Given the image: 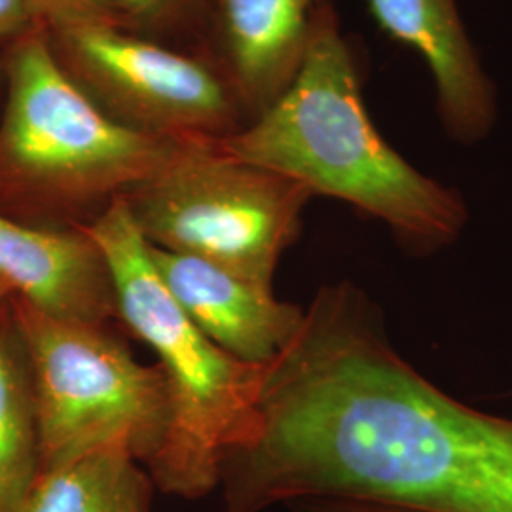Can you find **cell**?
<instances>
[{
    "mask_svg": "<svg viewBox=\"0 0 512 512\" xmlns=\"http://www.w3.org/2000/svg\"><path fill=\"white\" fill-rule=\"evenodd\" d=\"M224 512L357 497L427 512H512V420L461 403L393 348L349 281L319 289L262 366L247 435L219 461Z\"/></svg>",
    "mask_w": 512,
    "mask_h": 512,
    "instance_id": "cell-1",
    "label": "cell"
},
{
    "mask_svg": "<svg viewBox=\"0 0 512 512\" xmlns=\"http://www.w3.org/2000/svg\"><path fill=\"white\" fill-rule=\"evenodd\" d=\"M291 512H427L397 503L357 497H302L287 503Z\"/></svg>",
    "mask_w": 512,
    "mask_h": 512,
    "instance_id": "cell-16",
    "label": "cell"
},
{
    "mask_svg": "<svg viewBox=\"0 0 512 512\" xmlns=\"http://www.w3.org/2000/svg\"><path fill=\"white\" fill-rule=\"evenodd\" d=\"M152 266L167 293L217 348L245 365L272 363L304 319V308L194 256L148 243Z\"/></svg>",
    "mask_w": 512,
    "mask_h": 512,
    "instance_id": "cell-8",
    "label": "cell"
},
{
    "mask_svg": "<svg viewBox=\"0 0 512 512\" xmlns=\"http://www.w3.org/2000/svg\"><path fill=\"white\" fill-rule=\"evenodd\" d=\"M122 27L129 33L164 29L183 16L192 0H110Z\"/></svg>",
    "mask_w": 512,
    "mask_h": 512,
    "instance_id": "cell-15",
    "label": "cell"
},
{
    "mask_svg": "<svg viewBox=\"0 0 512 512\" xmlns=\"http://www.w3.org/2000/svg\"><path fill=\"white\" fill-rule=\"evenodd\" d=\"M84 230L107 258L120 321L154 349L169 389V433L147 471L164 494L203 497L219 486L222 454L247 435L262 366L230 357L188 319L122 198Z\"/></svg>",
    "mask_w": 512,
    "mask_h": 512,
    "instance_id": "cell-4",
    "label": "cell"
},
{
    "mask_svg": "<svg viewBox=\"0 0 512 512\" xmlns=\"http://www.w3.org/2000/svg\"><path fill=\"white\" fill-rule=\"evenodd\" d=\"M35 25L27 0H0V42H14Z\"/></svg>",
    "mask_w": 512,
    "mask_h": 512,
    "instance_id": "cell-17",
    "label": "cell"
},
{
    "mask_svg": "<svg viewBox=\"0 0 512 512\" xmlns=\"http://www.w3.org/2000/svg\"><path fill=\"white\" fill-rule=\"evenodd\" d=\"M327 0H215L220 37L238 101L258 116L293 82L311 19Z\"/></svg>",
    "mask_w": 512,
    "mask_h": 512,
    "instance_id": "cell-11",
    "label": "cell"
},
{
    "mask_svg": "<svg viewBox=\"0 0 512 512\" xmlns=\"http://www.w3.org/2000/svg\"><path fill=\"white\" fill-rule=\"evenodd\" d=\"M0 277L38 311L88 325L120 319L107 258L90 234L0 215Z\"/></svg>",
    "mask_w": 512,
    "mask_h": 512,
    "instance_id": "cell-10",
    "label": "cell"
},
{
    "mask_svg": "<svg viewBox=\"0 0 512 512\" xmlns=\"http://www.w3.org/2000/svg\"><path fill=\"white\" fill-rule=\"evenodd\" d=\"M35 23L48 33L78 27H122L110 0H27Z\"/></svg>",
    "mask_w": 512,
    "mask_h": 512,
    "instance_id": "cell-14",
    "label": "cell"
},
{
    "mask_svg": "<svg viewBox=\"0 0 512 512\" xmlns=\"http://www.w3.org/2000/svg\"><path fill=\"white\" fill-rule=\"evenodd\" d=\"M0 124V203L23 224L80 230L162 164L175 139L133 131L99 109L35 25L12 42Z\"/></svg>",
    "mask_w": 512,
    "mask_h": 512,
    "instance_id": "cell-3",
    "label": "cell"
},
{
    "mask_svg": "<svg viewBox=\"0 0 512 512\" xmlns=\"http://www.w3.org/2000/svg\"><path fill=\"white\" fill-rule=\"evenodd\" d=\"M385 35L425 61L450 139L475 145L497 120V95L461 19L458 0H365Z\"/></svg>",
    "mask_w": 512,
    "mask_h": 512,
    "instance_id": "cell-9",
    "label": "cell"
},
{
    "mask_svg": "<svg viewBox=\"0 0 512 512\" xmlns=\"http://www.w3.org/2000/svg\"><path fill=\"white\" fill-rule=\"evenodd\" d=\"M57 61L110 118L158 139L238 131V95L211 65L120 27L48 33Z\"/></svg>",
    "mask_w": 512,
    "mask_h": 512,
    "instance_id": "cell-7",
    "label": "cell"
},
{
    "mask_svg": "<svg viewBox=\"0 0 512 512\" xmlns=\"http://www.w3.org/2000/svg\"><path fill=\"white\" fill-rule=\"evenodd\" d=\"M311 198L306 186L239 160L219 139H175L122 200L150 245L272 287Z\"/></svg>",
    "mask_w": 512,
    "mask_h": 512,
    "instance_id": "cell-5",
    "label": "cell"
},
{
    "mask_svg": "<svg viewBox=\"0 0 512 512\" xmlns=\"http://www.w3.org/2000/svg\"><path fill=\"white\" fill-rule=\"evenodd\" d=\"M154 490L145 465L101 450L40 471L25 512H152Z\"/></svg>",
    "mask_w": 512,
    "mask_h": 512,
    "instance_id": "cell-13",
    "label": "cell"
},
{
    "mask_svg": "<svg viewBox=\"0 0 512 512\" xmlns=\"http://www.w3.org/2000/svg\"><path fill=\"white\" fill-rule=\"evenodd\" d=\"M220 147L382 220L406 251L452 245L469 213L458 192L391 147L366 110L357 59L329 2L311 19L300 69L274 103Z\"/></svg>",
    "mask_w": 512,
    "mask_h": 512,
    "instance_id": "cell-2",
    "label": "cell"
},
{
    "mask_svg": "<svg viewBox=\"0 0 512 512\" xmlns=\"http://www.w3.org/2000/svg\"><path fill=\"white\" fill-rule=\"evenodd\" d=\"M12 306L31 363L40 471L101 450L148 469L171 425L162 368L141 365L109 325L55 319L16 294Z\"/></svg>",
    "mask_w": 512,
    "mask_h": 512,
    "instance_id": "cell-6",
    "label": "cell"
},
{
    "mask_svg": "<svg viewBox=\"0 0 512 512\" xmlns=\"http://www.w3.org/2000/svg\"><path fill=\"white\" fill-rule=\"evenodd\" d=\"M14 294V289H12V285L4 279V277H0V304L8 298V296H12Z\"/></svg>",
    "mask_w": 512,
    "mask_h": 512,
    "instance_id": "cell-18",
    "label": "cell"
},
{
    "mask_svg": "<svg viewBox=\"0 0 512 512\" xmlns=\"http://www.w3.org/2000/svg\"><path fill=\"white\" fill-rule=\"evenodd\" d=\"M38 473L31 363L8 296L0 304V512H25Z\"/></svg>",
    "mask_w": 512,
    "mask_h": 512,
    "instance_id": "cell-12",
    "label": "cell"
}]
</instances>
